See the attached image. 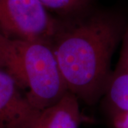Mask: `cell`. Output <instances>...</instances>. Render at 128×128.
Masks as SVG:
<instances>
[{"mask_svg": "<svg viewBox=\"0 0 128 128\" xmlns=\"http://www.w3.org/2000/svg\"><path fill=\"white\" fill-rule=\"evenodd\" d=\"M128 26L114 14L89 8L57 17L50 46L68 90L78 100L93 105L105 96L112 58Z\"/></svg>", "mask_w": 128, "mask_h": 128, "instance_id": "obj_1", "label": "cell"}, {"mask_svg": "<svg viewBox=\"0 0 128 128\" xmlns=\"http://www.w3.org/2000/svg\"><path fill=\"white\" fill-rule=\"evenodd\" d=\"M0 69L15 80L36 109L45 110L69 91L50 45L0 34Z\"/></svg>", "mask_w": 128, "mask_h": 128, "instance_id": "obj_2", "label": "cell"}, {"mask_svg": "<svg viewBox=\"0 0 128 128\" xmlns=\"http://www.w3.org/2000/svg\"><path fill=\"white\" fill-rule=\"evenodd\" d=\"M56 26L39 0H0V34L9 38L50 45Z\"/></svg>", "mask_w": 128, "mask_h": 128, "instance_id": "obj_3", "label": "cell"}, {"mask_svg": "<svg viewBox=\"0 0 128 128\" xmlns=\"http://www.w3.org/2000/svg\"><path fill=\"white\" fill-rule=\"evenodd\" d=\"M48 11L54 12L58 16H68L90 8L92 0H39Z\"/></svg>", "mask_w": 128, "mask_h": 128, "instance_id": "obj_7", "label": "cell"}, {"mask_svg": "<svg viewBox=\"0 0 128 128\" xmlns=\"http://www.w3.org/2000/svg\"><path fill=\"white\" fill-rule=\"evenodd\" d=\"M41 112L14 79L0 69V128H34Z\"/></svg>", "mask_w": 128, "mask_h": 128, "instance_id": "obj_4", "label": "cell"}, {"mask_svg": "<svg viewBox=\"0 0 128 128\" xmlns=\"http://www.w3.org/2000/svg\"><path fill=\"white\" fill-rule=\"evenodd\" d=\"M78 101L68 91L55 105L41 111L34 128H79L82 118Z\"/></svg>", "mask_w": 128, "mask_h": 128, "instance_id": "obj_6", "label": "cell"}, {"mask_svg": "<svg viewBox=\"0 0 128 128\" xmlns=\"http://www.w3.org/2000/svg\"><path fill=\"white\" fill-rule=\"evenodd\" d=\"M111 118L114 128H128V111L112 114Z\"/></svg>", "mask_w": 128, "mask_h": 128, "instance_id": "obj_8", "label": "cell"}, {"mask_svg": "<svg viewBox=\"0 0 128 128\" xmlns=\"http://www.w3.org/2000/svg\"><path fill=\"white\" fill-rule=\"evenodd\" d=\"M120 44L119 59L104 96L110 115L128 111V26Z\"/></svg>", "mask_w": 128, "mask_h": 128, "instance_id": "obj_5", "label": "cell"}]
</instances>
